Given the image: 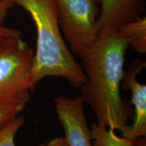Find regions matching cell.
<instances>
[{
    "mask_svg": "<svg viewBox=\"0 0 146 146\" xmlns=\"http://www.w3.org/2000/svg\"><path fill=\"white\" fill-rule=\"evenodd\" d=\"M128 47L116 31H104L79 56L87 77L80 97L94 112L97 125L119 131L123 137L131 116L120 91Z\"/></svg>",
    "mask_w": 146,
    "mask_h": 146,
    "instance_id": "6da1fadb",
    "label": "cell"
},
{
    "mask_svg": "<svg viewBox=\"0 0 146 146\" xmlns=\"http://www.w3.org/2000/svg\"><path fill=\"white\" fill-rule=\"evenodd\" d=\"M18 5L30 14L36 29V47L31 69L32 87L48 76L63 78L75 88L86 82L83 69L73 58L58 23L54 0H0Z\"/></svg>",
    "mask_w": 146,
    "mask_h": 146,
    "instance_id": "7a4b0ae2",
    "label": "cell"
},
{
    "mask_svg": "<svg viewBox=\"0 0 146 146\" xmlns=\"http://www.w3.org/2000/svg\"><path fill=\"white\" fill-rule=\"evenodd\" d=\"M34 55L22 38L0 45V104L26 107L35 90L31 81Z\"/></svg>",
    "mask_w": 146,
    "mask_h": 146,
    "instance_id": "3957f363",
    "label": "cell"
},
{
    "mask_svg": "<svg viewBox=\"0 0 146 146\" xmlns=\"http://www.w3.org/2000/svg\"><path fill=\"white\" fill-rule=\"evenodd\" d=\"M60 29L71 52L80 56L98 37L99 0H54Z\"/></svg>",
    "mask_w": 146,
    "mask_h": 146,
    "instance_id": "277c9868",
    "label": "cell"
},
{
    "mask_svg": "<svg viewBox=\"0 0 146 146\" xmlns=\"http://www.w3.org/2000/svg\"><path fill=\"white\" fill-rule=\"evenodd\" d=\"M58 119L62 126L66 141L70 146H93L91 129L87 125L81 97L60 96L54 99Z\"/></svg>",
    "mask_w": 146,
    "mask_h": 146,
    "instance_id": "5b68a950",
    "label": "cell"
},
{
    "mask_svg": "<svg viewBox=\"0 0 146 146\" xmlns=\"http://www.w3.org/2000/svg\"><path fill=\"white\" fill-rule=\"evenodd\" d=\"M145 62L136 59L131 64L127 72H124L121 85L131 93V102L134 106L135 115L133 124L129 126L124 136L131 141L146 137V86L137 80V76L143 68Z\"/></svg>",
    "mask_w": 146,
    "mask_h": 146,
    "instance_id": "8992f818",
    "label": "cell"
},
{
    "mask_svg": "<svg viewBox=\"0 0 146 146\" xmlns=\"http://www.w3.org/2000/svg\"><path fill=\"white\" fill-rule=\"evenodd\" d=\"M98 32L117 31L124 24L143 16L146 0H99Z\"/></svg>",
    "mask_w": 146,
    "mask_h": 146,
    "instance_id": "52a82bcc",
    "label": "cell"
},
{
    "mask_svg": "<svg viewBox=\"0 0 146 146\" xmlns=\"http://www.w3.org/2000/svg\"><path fill=\"white\" fill-rule=\"evenodd\" d=\"M129 47L139 54L146 53V17L145 16L124 24L116 31Z\"/></svg>",
    "mask_w": 146,
    "mask_h": 146,
    "instance_id": "ba28073f",
    "label": "cell"
},
{
    "mask_svg": "<svg viewBox=\"0 0 146 146\" xmlns=\"http://www.w3.org/2000/svg\"><path fill=\"white\" fill-rule=\"evenodd\" d=\"M91 133L93 146H133V141L118 136L112 129L97 124L91 125Z\"/></svg>",
    "mask_w": 146,
    "mask_h": 146,
    "instance_id": "9c48e42d",
    "label": "cell"
},
{
    "mask_svg": "<svg viewBox=\"0 0 146 146\" xmlns=\"http://www.w3.org/2000/svg\"><path fill=\"white\" fill-rule=\"evenodd\" d=\"M25 120L21 116H16L0 131V146H16L15 136Z\"/></svg>",
    "mask_w": 146,
    "mask_h": 146,
    "instance_id": "30bf717a",
    "label": "cell"
},
{
    "mask_svg": "<svg viewBox=\"0 0 146 146\" xmlns=\"http://www.w3.org/2000/svg\"><path fill=\"white\" fill-rule=\"evenodd\" d=\"M24 109L25 108L20 106L0 104V131Z\"/></svg>",
    "mask_w": 146,
    "mask_h": 146,
    "instance_id": "8fae6325",
    "label": "cell"
},
{
    "mask_svg": "<svg viewBox=\"0 0 146 146\" xmlns=\"http://www.w3.org/2000/svg\"><path fill=\"white\" fill-rule=\"evenodd\" d=\"M22 33L16 29L9 28L0 24V45L12 39H21Z\"/></svg>",
    "mask_w": 146,
    "mask_h": 146,
    "instance_id": "7c38bea8",
    "label": "cell"
},
{
    "mask_svg": "<svg viewBox=\"0 0 146 146\" xmlns=\"http://www.w3.org/2000/svg\"><path fill=\"white\" fill-rule=\"evenodd\" d=\"M39 146H70L66 141L64 137H55L46 143Z\"/></svg>",
    "mask_w": 146,
    "mask_h": 146,
    "instance_id": "4fadbf2b",
    "label": "cell"
},
{
    "mask_svg": "<svg viewBox=\"0 0 146 146\" xmlns=\"http://www.w3.org/2000/svg\"><path fill=\"white\" fill-rule=\"evenodd\" d=\"M7 9H8L7 3L4 1H0V19H1L5 16L7 12Z\"/></svg>",
    "mask_w": 146,
    "mask_h": 146,
    "instance_id": "5bb4252c",
    "label": "cell"
},
{
    "mask_svg": "<svg viewBox=\"0 0 146 146\" xmlns=\"http://www.w3.org/2000/svg\"><path fill=\"white\" fill-rule=\"evenodd\" d=\"M133 142V146H145V137H139Z\"/></svg>",
    "mask_w": 146,
    "mask_h": 146,
    "instance_id": "9a60e30c",
    "label": "cell"
}]
</instances>
